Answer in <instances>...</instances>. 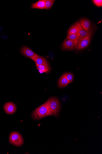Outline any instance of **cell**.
I'll return each instance as SVG.
<instances>
[{"mask_svg": "<svg viewBox=\"0 0 102 154\" xmlns=\"http://www.w3.org/2000/svg\"><path fill=\"white\" fill-rule=\"evenodd\" d=\"M50 116L52 115L46 103L37 108L32 114L34 119H39Z\"/></svg>", "mask_w": 102, "mask_h": 154, "instance_id": "obj_1", "label": "cell"}, {"mask_svg": "<svg viewBox=\"0 0 102 154\" xmlns=\"http://www.w3.org/2000/svg\"><path fill=\"white\" fill-rule=\"evenodd\" d=\"M46 103L51 115L56 116L60 110L59 100L55 97H51Z\"/></svg>", "mask_w": 102, "mask_h": 154, "instance_id": "obj_2", "label": "cell"}, {"mask_svg": "<svg viewBox=\"0 0 102 154\" xmlns=\"http://www.w3.org/2000/svg\"><path fill=\"white\" fill-rule=\"evenodd\" d=\"M10 143L17 146H21L24 143V140L22 136L18 132L11 133L9 137Z\"/></svg>", "mask_w": 102, "mask_h": 154, "instance_id": "obj_3", "label": "cell"}, {"mask_svg": "<svg viewBox=\"0 0 102 154\" xmlns=\"http://www.w3.org/2000/svg\"><path fill=\"white\" fill-rule=\"evenodd\" d=\"M92 32L89 36L82 38L78 40V43L74 47V48L77 50H80L88 47L91 40Z\"/></svg>", "mask_w": 102, "mask_h": 154, "instance_id": "obj_4", "label": "cell"}, {"mask_svg": "<svg viewBox=\"0 0 102 154\" xmlns=\"http://www.w3.org/2000/svg\"><path fill=\"white\" fill-rule=\"evenodd\" d=\"M22 54L26 57L34 60L39 55L33 51L30 48L26 46H24L21 49Z\"/></svg>", "mask_w": 102, "mask_h": 154, "instance_id": "obj_5", "label": "cell"}, {"mask_svg": "<svg viewBox=\"0 0 102 154\" xmlns=\"http://www.w3.org/2000/svg\"><path fill=\"white\" fill-rule=\"evenodd\" d=\"M5 112L8 115H12L16 111V106L13 103L9 102L6 103L4 106Z\"/></svg>", "mask_w": 102, "mask_h": 154, "instance_id": "obj_6", "label": "cell"}, {"mask_svg": "<svg viewBox=\"0 0 102 154\" xmlns=\"http://www.w3.org/2000/svg\"><path fill=\"white\" fill-rule=\"evenodd\" d=\"M78 41H73L70 40H65L62 45L63 49L72 50L74 48L78 43Z\"/></svg>", "mask_w": 102, "mask_h": 154, "instance_id": "obj_7", "label": "cell"}, {"mask_svg": "<svg viewBox=\"0 0 102 154\" xmlns=\"http://www.w3.org/2000/svg\"><path fill=\"white\" fill-rule=\"evenodd\" d=\"M80 24L83 30L87 32H89L91 28L90 21L86 19H82L80 21Z\"/></svg>", "mask_w": 102, "mask_h": 154, "instance_id": "obj_8", "label": "cell"}, {"mask_svg": "<svg viewBox=\"0 0 102 154\" xmlns=\"http://www.w3.org/2000/svg\"><path fill=\"white\" fill-rule=\"evenodd\" d=\"M76 24L78 28L79 29V32L78 33L79 34L80 36V39H81L82 38H84L87 36H89V34H90L91 32L93 30V28L92 26L91 27L90 31L89 32H87L83 29L82 28V27L80 23L79 22H77V23H75Z\"/></svg>", "mask_w": 102, "mask_h": 154, "instance_id": "obj_9", "label": "cell"}, {"mask_svg": "<svg viewBox=\"0 0 102 154\" xmlns=\"http://www.w3.org/2000/svg\"><path fill=\"white\" fill-rule=\"evenodd\" d=\"M35 63L36 65H45L49 66V64L47 60L42 57L39 55L34 60Z\"/></svg>", "mask_w": 102, "mask_h": 154, "instance_id": "obj_10", "label": "cell"}, {"mask_svg": "<svg viewBox=\"0 0 102 154\" xmlns=\"http://www.w3.org/2000/svg\"><path fill=\"white\" fill-rule=\"evenodd\" d=\"M45 0H40L36 3L32 4L31 8L32 9H45Z\"/></svg>", "mask_w": 102, "mask_h": 154, "instance_id": "obj_11", "label": "cell"}, {"mask_svg": "<svg viewBox=\"0 0 102 154\" xmlns=\"http://www.w3.org/2000/svg\"><path fill=\"white\" fill-rule=\"evenodd\" d=\"M67 79L63 76L60 79L58 82V86L60 88H63L67 86L69 84Z\"/></svg>", "mask_w": 102, "mask_h": 154, "instance_id": "obj_12", "label": "cell"}, {"mask_svg": "<svg viewBox=\"0 0 102 154\" xmlns=\"http://www.w3.org/2000/svg\"><path fill=\"white\" fill-rule=\"evenodd\" d=\"M79 31L78 28L75 23L70 27L68 31V35H69L71 34L77 33H78Z\"/></svg>", "mask_w": 102, "mask_h": 154, "instance_id": "obj_13", "label": "cell"}, {"mask_svg": "<svg viewBox=\"0 0 102 154\" xmlns=\"http://www.w3.org/2000/svg\"><path fill=\"white\" fill-rule=\"evenodd\" d=\"M80 39V36L78 33L71 35H68L66 40H70L73 41H78Z\"/></svg>", "mask_w": 102, "mask_h": 154, "instance_id": "obj_14", "label": "cell"}, {"mask_svg": "<svg viewBox=\"0 0 102 154\" xmlns=\"http://www.w3.org/2000/svg\"><path fill=\"white\" fill-rule=\"evenodd\" d=\"M36 68L41 70L44 73H48L51 70L50 66L45 65H36Z\"/></svg>", "mask_w": 102, "mask_h": 154, "instance_id": "obj_15", "label": "cell"}, {"mask_svg": "<svg viewBox=\"0 0 102 154\" xmlns=\"http://www.w3.org/2000/svg\"><path fill=\"white\" fill-rule=\"evenodd\" d=\"M55 1L54 0H45V9L48 10L51 8Z\"/></svg>", "mask_w": 102, "mask_h": 154, "instance_id": "obj_16", "label": "cell"}, {"mask_svg": "<svg viewBox=\"0 0 102 154\" xmlns=\"http://www.w3.org/2000/svg\"><path fill=\"white\" fill-rule=\"evenodd\" d=\"M68 80L69 83H71L74 79V75L70 73H66L63 75Z\"/></svg>", "mask_w": 102, "mask_h": 154, "instance_id": "obj_17", "label": "cell"}, {"mask_svg": "<svg viewBox=\"0 0 102 154\" xmlns=\"http://www.w3.org/2000/svg\"><path fill=\"white\" fill-rule=\"evenodd\" d=\"M94 4L97 6L102 7V0H93L92 1Z\"/></svg>", "mask_w": 102, "mask_h": 154, "instance_id": "obj_18", "label": "cell"}, {"mask_svg": "<svg viewBox=\"0 0 102 154\" xmlns=\"http://www.w3.org/2000/svg\"><path fill=\"white\" fill-rule=\"evenodd\" d=\"M38 70V71L39 72L41 73V74H42L44 72L42 71L41 70H40V69H38V68H37Z\"/></svg>", "mask_w": 102, "mask_h": 154, "instance_id": "obj_19", "label": "cell"}]
</instances>
